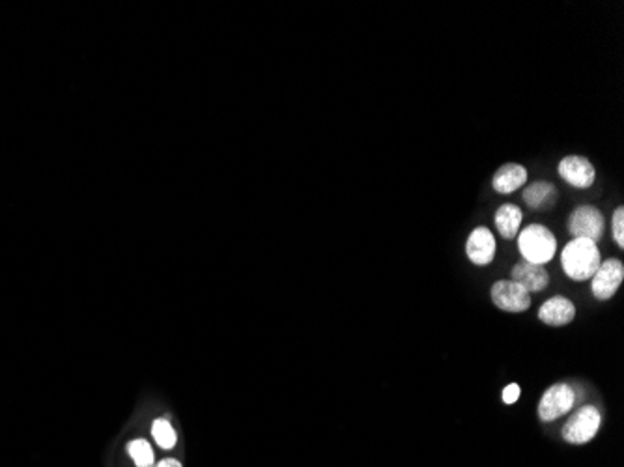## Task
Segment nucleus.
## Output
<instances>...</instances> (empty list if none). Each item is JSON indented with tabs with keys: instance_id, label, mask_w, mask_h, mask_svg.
Wrapping results in <instances>:
<instances>
[{
	"instance_id": "nucleus-10",
	"label": "nucleus",
	"mask_w": 624,
	"mask_h": 467,
	"mask_svg": "<svg viewBox=\"0 0 624 467\" xmlns=\"http://www.w3.org/2000/svg\"><path fill=\"white\" fill-rule=\"evenodd\" d=\"M510 277H512L510 280L520 284L527 293L544 292L550 284V275L544 269V266H536V264H531L525 260H521L512 267Z\"/></svg>"
},
{
	"instance_id": "nucleus-15",
	"label": "nucleus",
	"mask_w": 624,
	"mask_h": 467,
	"mask_svg": "<svg viewBox=\"0 0 624 467\" xmlns=\"http://www.w3.org/2000/svg\"><path fill=\"white\" fill-rule=\"evenodd\" d=\"M128 453L131 456V460L135 461L139 467L154 466V450H152L146 439H133L128 445Z\"/></svg>"
},
{
	"instance_id": "nucleus-9",
	"label": "nucleus",
	"mask_w": 624,
	"mask_h": 467,
	"mask_svg": "<svg viewBox=\"0 0 624 467\" xmlns=\"http://www.w3.org/2000/svg\"><path fill=\"white\" fill-rule=\"evenodd\" d=\"M497 243L492 230L486 227H476L471 230L470 238L465 241V254L471 264L475 266H488L496 258Z\"/></svg>"
},
{
	"instance_id": "nucleus-8",
	"label": "nucleus",
	"mask_w": 624,
	"mask_h": 467,
	"mask_svg": "<svg viewBox=\"0 0 624 467\" xmlns=\"http://www.w3.org/2000/svg\"><path fill=\"white\" fill-rule=\"evenodd\" d=\"M561 180L576 189H589L596 180V170L592 163L583 156L563 157L557 167Z\"/></svg>"
},
{
	"instance_id": "nucleus-1",
	"label": "nucleus",
	"mask_w": 624,
	"mask_h": 467,
	"mask_svg": "<svg viewBox=\"0 0 624 467\" xmlns=\"http://www.w3.org/2000/svg\"><path fill=\"white\" fill-rule=\"evenodd\" d=\"M602 264L600 249L589 240H572L561 253V266L572 280L592 279Z\"/></svg>"
},
{
	"instance_id": "nucleus-6",
	"label": "nucleus",
	"mask_w": 624,
	"mask_h": 467,
	"mask_svg": "<svg viewBox=\"0 0 624 467\" xmlns=\"http://www.w3.org/2000/svg\"><path fill=\"white\" fill-rule=\"evenodd\" d=\"M624 280V266L618 258L604 260L591 279L592 295L598 301H607L617 293Z\"/></svg>"
},
{
	"instance_id": "nucleus-17",
	"label": "nucleus",
	"mask_w": 624,
	"mask_h": 467,
	"mask_svg": "<svg viewBox=\"0 0 624 467\" xmlns=\"http://www.w3.org/2000/svg\"><path fill=\"white\" fill-rule=\"evenodd\" d=\"M612 232L613 238L617 241V245L623 249L624 247V208L618 206L612 215Z\"/></svg>"
},
{
	"instance_id": "nucleus-7",
	"label": "nucleus",
	"mask_w": 624,
	"mask_h": 467,
	"mask_svg": "<svg viewBox=\"0 0 624 467\" xmlns=\"http://www.w3.org/2000/svg\"><path fill=\"white\" fill-rule=\"evenodd\" d=\"M492 301L499 311L525 312L531 307V293H527L514 280H497L492 286Z\"/></svg>"
},
{
	"instance_id": "nucleus-11",
	"label": "nucleus",
	"mask_w": 624,
	"mask_h": 467,
	"mask_svg": "<svg viewBox=\"0 0 624 467\" xmlns=\"http://www.w3.org/2000/svg\"><path fill=\"white\" fill-rule=\"evenodd\" d=\"M576 316V307L570 299L563 295H555L542 303L539 309V320L550 327H563L568 325Z\"/></svg>"
},
{
	"instance_id": "nucleus-3",
	"label": "nucleus",
	"mask_w": 624,
	"mask_h": 467,
	"mask_svg": "<svg viewBox=\"0 0 624 467\" xmlns=\"http://www.w3.org/2000/svg\"><path fill=\"white\" fill-rule=\"evenodd\" d=\"M567 227L574 240H589L592 243H598L604 236V215L598 208L583 204L570 214Z\"/></svg>"
},
{
	"instance_id": "nucleus-19",
	"label": "nucleus",
	"mask_w": 624,
	"mask_h": 467,
	"mask_svg": "<svg viewBox=\"0 0 624 467\" xmlns=\"http://www.w3.org/2000/svg\"><path fill=\"white\" fill-rule=\"evenodd\" d=\"M155 467H181V464L178 460H172V458H168V460H163L161 464H157Z\"/></svg>"
},
{
	"instance_id": "nucleus-5",
	"label": "nucleus",
	"mask_w": 624,
	"mask_h": 467,
	"mask_svg": "<svg viewBox=\"0 0 624 467\" xmlns=\"http://www.w3.org/2000/svg\"><path fill=\"white\" fill-rule=\"evenodd\" d=\"M576 402V393L568 383H555L542 395L539 402V417L544 422H552L567 415Z\"/></svg>"
},
{
	"instance_id": "nucleus-18",
	"label": "nucleus",
	"mask_w": 624,
	"mask_h": 467,
	"mask_svg": "<svg viewBox=\"0 0 624 467\" xmlns=\"http://www.w3.org/2000/svg\"><path fill=\"white\" fill-rule=\"evenodd\" d=\"M520 385H516V383H510L509 387H505L503 391V402L505 404H514L518 398H520Z\"/></svg>"
},
{
	"instance_id": "nucleus-4",
	"label": "nucleus",
	"mask_w": 624,
	"mask_h": 467,
	"mask_svg": "<svg viewBox=\"0 0 624 467\" xmlns=\"http://www.w3.org/2000/svg\"><path fill=\"white\" fill-rule=\"evenodd\" d=\"M600 422V411L594 406H583L574 413L563 426V439L572 445H583L589 443L598 434Z\"/></svg>"
},
{
	"instance_id": "nucleus-12",
	"label": "nucleus",
	"mask_w": 624,
	"mask_h": 467,
	"mask_svg": "<svg viewBox=\"0 0 624 467\" xmlns=\"http://www.w3.org/2000/svg\"><path fill=\"white\" fill-rule=\"evenodd\" d=\"M527 183V169L518 163H507L492 176V187L499 195H510Z\"/></svg>"
},
{
	"instance_id": "nucleus-13",
	"label": "nucleus",
	"mask_w": 624,
	"mask_h": 467,
	"mask_svg": "<svg viewBox=\"0 0 624 467\" xmlns=\"http://www.w3.org/2000/svg\"><path fill=\"white\" fill-rule=\"evenodd\" d=\"M557 189L554 183L550 182H534L529 183L527 187L523 189L521 198L527 204L529 209L533 211H546V209L554 208L557 202Z\"/></svg>"
},
{
	"instance_id": "nucleus-16",
	"label": "nucleus",
	"mask_w": 624,
	"mask_h": 467,
	"mask_svg": "<svg viewBox=\"0 0 624 467\" xmlns=\"http://www.w3.org/2000/svg\"><path fill=\"white\" fill-rule=\"evenodd\" d=\"M152 435H154L155 443L161 448L168 450L176 445V432L170 426V422L165 421V419H157L152 426Z\"/></svg>"
},
{
	"instance_id": "nucleus-14",
	"label": "nucleus",
	"mask_w": 624,
	"mask_h": 467,
	"mask_svg": "<svg viewBox=\"0 0 624 467\" xmlns=\"http://www.w3.org/2000/svg\"><path fill=\"white\" fill-rule=\"evenodd\" d=\"M523 214L516 204H503L496 211V228L503 240H514L520 234Z\"/></svg>"
},
{
	"instance_id": "nucleus-2",
	"label": "nucleus",
	"mask_w": 624,
	"mask_h": 467,
	"mask_svg": "<svg viewBox=\"0 0 624 467\" xmlns=\"http://www.w3.org/2000/svg\"><path fill=\"white\" fill-rule=\"evenodd\" d=\"M518 251L521 258L536 266H544L557 253L554 232L544 225H529L518 234Z\"/></svg>"
}]
</instances>
